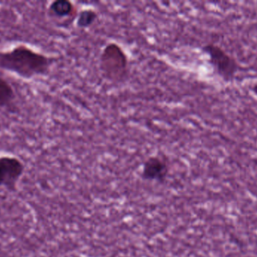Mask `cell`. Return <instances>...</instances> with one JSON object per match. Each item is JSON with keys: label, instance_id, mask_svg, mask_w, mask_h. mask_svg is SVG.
Returning a JSON list of instances; mask_svg holds the SVG:
<instances>
[{"label": "cell", "instance_id": "cell-1", "mask_svg": "<svg viewBox=\"0 0 257 257\" xmlns=\"http://www.w3.org/2000/svg\"><path fill=\"white\" fill-rule=\"evenodd\" d=\"M55 58L34 51L25 45L0 51V69L15 74L23 79L46 76L51 72Z\"/></svg>", "mask_w": 257, "mask_h": 257}, {"label": "cell", "instance_id": "cell-4", "mask_svg": "<svg viewBox=\"0 0 257 257\" xmlns=\"http://www.w3.org/2000/svg\"><path fill=\"white\" fill-rule=\"evenodd\" d=\"M24 172V165L19 158L0 156V187L14 190Z\"/></svg>", "mask_w": 257, "mask_h": 257}, {"label": "cell", "instance_id": "cell-3", "mask_svg": "<svg viewBox=\"0 0 257 257\" xmlns=\"http://www.w3.org/2000/svg\"><path fill=\"white\" fill-rule=\"evenodd\" d=\"M202 51L208 56V63L216 75L226 82L233 81L241 69V66L236 59L215 44L209 43L204 45Z\"/></svg>", "mask_w": 257, "mask_h": 257}, {"label": "cell", "instance_id": "cell-7", "mask_svg": "<svg viewBox=\"0 0 257 257\" xmlns=\"http://www.w3.org/2000/svg\"><path fill=\"white\" fill-rule=\"evenodd\" d=\"M16 100L12 84L0 77V108H11Z\"/></svg>", "mask_w": 257, "mask_h": 257}, {"label": "cell", "instance_id": "cell-8", "mask_svg": "<svg viewBox=\"0 0 257 257\" xmlns=\"http://www.w3.org/2000/svg\"><path fill=\"white\" fill-rule=\"evenodd\" d=\"M97 18L98 13L94 9H84L77 17L76 26L80 29L89 28L94 24Z\"/></svg>", "mask_w": 257, "mask_h": 257}, {"label": "cell", "instance_id": "cell-5", "mask_svg": "<svg viewBox=\"0 0 257 257\" xmlns=\"http://www.w3.org/2000/svg\"><path fill=\"white\" fill-rule=\"evenodd\" d=\"M169 174V164L164 157L154 155L144 162L142 177L147 181L163 182Z\"/></svg>", "mask_w": 257, "mask_h": 257}, {"label": "cell", "instance_id": "cell-9", "mask_svg": "<svg viewBox=\"0 0 257 257\" xmlns=\"http://www.w3.org/2000/svg\"><path fill=\"white\" fill-rule=\"evenodd\" d=\"M251 92L257 97V83L251 87Z\"/></svg>", "mask_w": 257, "mask_h": 257}, {"label": "cell", "instance_id": "cell-2", "mask_svg": "<svg viewBox=\"0 0 257 257\" xmlns=\"http://www.w3.org/2000/svg\"><path fill=\"white\" fill-rule=\"evenodd\" d=\"M99 69L105 79L122 83L128 76V58L123 48L111 42L104 47L99 57Z\"/></svg>", "mask_w": 257, "mask_h": 257}, {"label": "cell", "instance_id": "cell-6", "mask_svg": "<svg viewBox=\"0 0 257 257\" xmlns=\"http://www.w3.org/2000/svg\"><path fill=\"white\" fill-rule=\"evenodd\" d=\"M48 12L59 19L68 18L75 12V6L69 0H55L48 6Z\"/></svg>", "mask_w": 257, "mask_h": 257}]
</instances>
